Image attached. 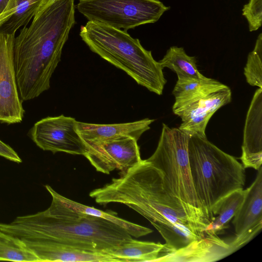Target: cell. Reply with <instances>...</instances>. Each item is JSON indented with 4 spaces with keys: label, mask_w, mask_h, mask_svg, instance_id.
<instances>
[{
    "label": "cell",
    "mask_w": 262,
    "mask_h": 262,
    "mask_svg": "<svg viewBox=\"0 0 262 262\" xmlns=\"http://www.w3.org/2000/svg\"><path fill=\"white\" fill-rule=\"evenodd\" d=\"M153 226L165 241L160 254L183 248L192 242L202 238L184 224L159 223Z\"/></svg>",
    "instance_id": "cell-23"
},
{
    "label": "cell",
    "mask_w": 262,
    "mask_h": 262,
    "mask_svg": "<svg viewBox=\"0 0 262 262\" xmlns=\"http://www.w3.org/2000/svg\"><path fill=\"white\" fill-rule=\"evenodd\" d=\"M155 119H143L134 122L115 124H94L77 122V130L85 143L104 141L121 137H129L137 140Z\"/></svg>",
    "instance_id": "cell-16"
},
{
    "label": "cell",
    "mask_w": 262,
    "mask_h": 262,
    "mask_svg": "<svg viewBox=\"0 0 262 262\" xmlns=\"http://www.w3.org/2000/svg\"><path fill=\"white\" fill-rule=\"evenodd\" d=\"M50 206L37 213L0 223V230L19 239L54 242L105 252L132 236L122 228L102 219L79 212L52 192Z\"/></svg>",
    "instance_id": "cell-2"
},
{
    "label": "cell",
    "mask_w": 262,
    "mask_h": 262,
    "mask_svg": "<svg viewBox=\"0 0 262 262\" xmlns=\"http://www.w3.org/2000/svg\"><path fill=\"white\" fill-rule=\"evenodd\" d=\"M232 221L235 235L248 231L258 232L262 228V168L256 177L246 189L244 200Z\"/></svg>",
    "instance_id": "cell-15"
},
{
    "label": "cell",
    "mask_w": 262,
    "mask_h": 262,
    "mask_svg": "<svg viewBox=\"0 0 262 262\" xmlns=\"http://www.w3.org/2000/svg\"><path fill=\"white\" fill-rule=\"evenodd\" d=\"M76 8L88 21L127 31L157 22L170 7L160 0H79Z\"/></svg>",
    "instance_id": "cell-7"
},
{
    "label": "cell",
    "mask_w": 262,
    "mask_h": 262,
    "mask_svg": "<svg viewBox=\"0 0 262 262\" xmlns=\"http://www.w3.org/2000/svg\"><path fill=\"white\" fill-rule=\"evenodd\" d=\"M188 151L196 195L211 221L214 205L231 192L243 189L245 168L234 157L222 151L206 137L190 136Z\"/></svg>",
    "instance_id": "cell-6"
},
{
    "label": "cell",
    "mask_w": 262,
    "mask_h": 262,
    "mask_svg": "<svg viewBox=\"0 0 262 262\" xmlns=\"http://www.w3.org/2000/svg\"><path fill=\"white\" fill-rule=\"evenodd\" d=\"M189 137L179 128L162 123L157 148L146 160L161 171L166 188L179 201L196 233L203 238L211 221L193 185L188 151Z\"/></svg>",
    "instance_id": "cell-5"
},
{
    "label": "cell",
    "mask_w": 262,
    "mask_h": 262,
    "mask_svg": "<svg viewBox=\"0 0 262 262\" xmlns=\"http://www.w3.org/2000/svg\"><path fill=\"white\" fill-rule=\"evenodd\" d=\"M137 141L121 137L86 143L84 156L98 172L109 174L118 169L123 174L142 161Z\"/></svg>",
    "instance_id": "cell-9"
},
{
    "label": "cell",
    "mask_w": 262,
    "mask_h": 262,
    "mask_svg": "<svg viewBox=\"0 0 262 262\" xmlns=\"http://www.w3.org/2000/svg\"><path fill=\"white\" fill-rule=\"evenodd\" d=\"M46 0H10L0 15V33L15 34L28 25Z\"/></svg>",
    "instance_id": "cell-17"
},
{
    "label": "cell",
    "mask_w": 262,
    "mask_h": 262,
    "mask_svg": "<svg viewBox=\"0 0 262 262\" xmlns=\"http://www.w3.org/2000/svg\"><path fill=\"white\" fill-rule=\"evenodd\" d=\"M0 156L11 161L20 163L22 160L17 153L9 145L0 140Z\"/></svg>",
    "instance_id": "cell-27"
},
{
    "label": "cell",
    "mask_w": 262,
    "mask_h": 262,
    "mask_svg": "<svg viewBox=\"0 0 262 262\" xmlns=\"http://www.w3.org/2000/svg\"><path fill=\"white\" fill-rule=\"evenodd\" d=\"M45 187L48 192H52L60 201L74 210L112 223L125 230L132 236L139 237L152 232L149 228L125 220L113 213L105 212L68 199L57 192L49 185H46Z\"/></svg>",
    "instance_id": "cell-20"
},
{
    "label": "cell",
    "mask_w": 262,
    "mask_h": 262,
    "mask_svg": "<svg viewBox=\"0 0 262 262\" xmlns=\"http://www.w3.org/2000/svg\"><path fill=\"white\" fill-rule=\"evenodd\" d=\"M231 100V91L226 85L172 111L182 120L180 129L190 136L206 138V127L211 117Z\"/></svg>",
    "instance_id": "cell-11"
},
{
    "label": "cell",
    "mask_w": 262,
    "mask_h": 262,
    "mask_svg": "<svg viewBox=\"0 0 262 262\" xmlns=\"http://www.w3.org/2000/svg\"><path fill=\"white\" fill-rule=\"evenodd\" d=\"M244 73L249 84L262 88V33L258 36L254 49L248 55Z\"/></svg>",
    "instance_id": "cell-25"
},
{
    "label": "cell",
    "mask_w": 262,
    "mask_h": 262,
    "mask_svg": "<svg viewBox=\"0 0 262 262\" xmlns=\"http://www.w3.org/2000/svg\"><path fill=\"white\" fill-rule=\"evenodd\" d=\"M20 240L35 254L39 262L118 261L105 252L90 251L54 242L27 238Z\"/></svg>",
    "instance_id": "cell-14"
},
{
    "label": "cell",
    "mask_w": 262,
    "mask_h": 262,
    "mask_svg": "<svg viewBox=\"0 0 262 262\" xmlns=\"http://www.w3.org/2000/svg\"><path fill=\"white\" fill-rule=\"evenodd\" d=\"M246 194V189L235 190L221 199L212 209L214 218L204 230L205 234H217L226 228V224L234 217Z\"/></svg>",
    "instance_id": "cell-21"
},
{
    "label": "cell",
    "mask_w": 262,
    "mask_h": 262,
    "mask_svg": "<svg viewBox=\"0 0 262 262\" xmlns=\"http://www.w3.org/2000/svg\"><path fill=\"white\" fill-rule=\"evenodd\" d=\"M242 149L243 167L258 170L262 164V88L256 90L248 109Z\"/></svg>",
    "instance_id": "cell-13"
},
{
    "label": "cell",
    "mask_w": 262,
    "mask_h": 262,
    "mask_svg": "<svg viewBox=\"0 0 262 262\" xmlns=\"http://www.w3.org/2000/svg\"><path fill=\"white\" fill-rule=\"evenodd\" d=\"M0 260L39 262L38 258L20 239L1 230Z\"/></svg>",
    "instance_id": "cell-24"
},
{
    "label": "cell",
    "mask_w": 262,
    "mask_h": 262,
    "mask_svg": "<svg viewBox=\"0 0 262 262\" xmlns=\"http://www.w3.org/2000/svg\"><path fill=\"white\" fill-rule=\"evenodd\" d=\"M232 253L228 243L217 234H205L183 248L160 253L154 262L215 261Z\"/></svg>",
    "instance_id": "cell-12"
},
{
    "label": "cell",
    "mask_w": 262,
    "mask_h": 262,
    "mask_svg": "<svg viewBox=\"0 0 262 262\" xmlns=\"http://www.w3.org/2000/svg\"><path fill=\"white\" fill-rule=\"evenodd\" d=\"M89 195L100 204H124L143 216L152 226L182 223L197 234L179 201L166 188L161 171L146 159L119 178L94 189Z\"/></svg>",
    "instance_id": "cell-3"
},
{
    "label": "cell",
    "mask_w": 262,
    "mask_h": 262,
    "mask_svg": "<svg viewBox=\"0 0 262 262\" xmlns=\"http://www.w3.org/2000/svg\"><path fill=\"white\" fill-rule=\"evenodd\" d=\"M79 35L92 52L124 71L138 84L162 94L167 82L163 68L151 51L127 31L88 21L81 27Z\"/></svg>",
    "instance_id": "cell-4"
},
{
    "label": "cell",
    "mask_w": 262,
    "mask_h": 262,
    "mask_svg": "<svg viewBox=\"0 0 262 262\" xmlns=\"http://www.w3.org/2000/svg\"><path fill=\"white\" fill-rule=\"evenodd\" d=\"M163 247L160 243L142 242L133 238L107 250L118 261H152L158 257Z\"/></svg>",
    "instance_id": "cell-19"
},
{
    "label": "cell",
    "mask_w": 262,
    "mask_h": 262,
    "mask_svg": "<svg viewBox=\"0 0 262 262\" xmlns=\"http://www.w3.org/2000/svg\"><path fill=\"white\" fill-rule=\"evenodd\" d=\"M225 85L205 76L200 78L178 77L172 92L175 98L172 110Z\"/></svg>",
    "instance_id": "cell-18"
},
{
    "label": "cell",
    "mask_w": 262,
    "mask_h": 262,
    "mask_svg": "<svg viewBox=\"0 0 262 262\" xmlns=\"http://www.w3.org/2000/svg\"><path fill=\"white\" fill-rule=\"evenodd\" d=\"M15 34L0 33V122L20 123L25 113L18 91L14 62Z\"/></svg>",
    "instance_id": "cell-10"
},
{
    "label": "cell",
    "mask_w": 262,
    "mask_h": 262,
    "mask_svg": "<svg viewBox=\"0 0 262 262\" xmlns=\"http://www.w3.org/2000/svg\"><path fill=\"white\" fill-rule=\"evenodd\" d=\"M159 62L163 68H168L175 72L178 77L200 78L204 76L197 68L195 57L187 55L182 47H170Z\"/></svg>",
    "instance_id": "cell-22"
},
{
    "label": "cell",
    "mask_w": 262,
    "mask_h": 262,
    "mask_svg": "<svg viewBox=\"0 0 262 262\" xmlns=\"http://www.w3.org/2000/svg\"><path fill=\"white\" fill-rule=\"evenodd\" d=\"M74 0H46L30 24L15 37L14 62L22 101L38 97L50 88L62 49L75 23Z\"/></svg>",
    "instance_id": "cell-1"
},
{
    "label": "cell",
    "mask_w": 262,
    "mask_h": 262,
    "mask_svg": "<svg viewBox=\"0 0 262 262\" xmlns=\"http://www.w3.org/2000/svg\"><path fill=\"white\" fill-rule=\"evenodd\" d=\"M77 122L63 115L47 117L35 123L29 135L43 150L84 156L86 144L78 132Z\"/></svg>",
    "instance_id": "cell-8"
},
{
    "label": "cell",
    "mask_w": 262,
    "mask_h": 262,
    "mask_svg": "<svg viewBox=\"0 0 262 262\" xmlns=\"http://www.w3.org/2000/svg\"><path fill=\"white\" fill-rule=\"evenodd\" d=\"M10 0H0V15L5 10Z\"/></svg>",
    "instance_id": "cell-28"
},
{
    "label": "cell",
    "mask_w": 262,
    "mask_h": 262,
    "mask_svg": "<svg viewBox=\"0 0 262 262\" xmlns=\"http://www.w3.org/2000/svg\"><path fill=\"white\" fill-rule=\"evenodd\" d=\"M242 15L248 21L249 31L257 30L262 24V0H249L243 6Z\"/></svg>",
    "instance_id": "cell-26"
}]
</instances>
